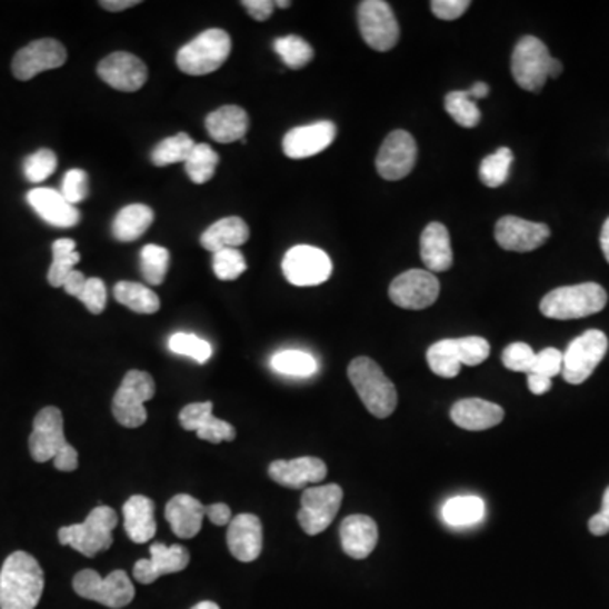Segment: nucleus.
Wrapping results in <instances>:
<instances>
[{
    "label": "nucleus",
    "mask_w": 609,
    "mask_h": 609,
    "mask_svg": "<svg viewBox=\"0 0 609 609\" xmlns=\"http://www.w3.org/2000/svg\"><path fill=\"white\" fill-rule=\"evenodd\" d=\"M124 515V528L129 539L134 543H146L157 536V518H154V503L148 497L134 495L129 498L122 508Z\"/></svg>",
    "instance_id": "nucleus-30"
},
{
    "label": "nucleus",
    "mask_w": 609,
    "mask_h": 609,
    "mask_svg": "<svg viewBox=\"0 0 609 609\" xmlns=\"http://www.w3.org/2000/svg\"><path fill=\"white\" fill-rule=\"evenodd\" d=\"M284 278L294 287H317L332 274V261L322 249L313 246H294L281 262Z\"/></svg>",
    "instance_id": "nucleus-13"
},
{
    "label": "nucleus",
    "mask_w": 609,
    "mask_h": 609,
    "mask_svg": "<svg viewBox=\"0 0 609 609\" xmlns=\"http://www.w3.org/2000/svg\"><path fill=\"white\" fill-rule=\"evenodd\" d=\"M217 164H219V154L209 144L200 142L184 161V171L193 183L203 184L212 180Z\"/></svg>",
    "instance_id": "nucleus-39"
},
{
    "label": "nucleus",
    "mask_w": 609,
    "mask_h": 609,
    "mask_svg": "<svg viewBox=\"0 0 609 609\" xmlns=\"http://www.w3.org/2000/svg\"><path fill=\"white\" fill-rule=\"evenodd\" d=\"M79 300L86 304L87 310L93 316H100L106 310L107 287L100 278H89Z\"/></svg>",
    "instance_id": "nucleus-51"
},
{
    "label": "nucleus",
    "mask_w": 609,
    "mask_h": 609,
    "mask_svg": "<svg viewBox=\"0 0 609 609\" xmlns=\"http://www.w3.org/2000/svg\"><path fill=\"white\" fill-rule=\"evenodd\" d=\"M495 238L505 251L530 252L549 241L550 229L546 223L507 216L498 220Z\"/></svg>",
    "instance_id": "nucleus-18"
},
{
    "label": "nucleus",
    "mask_w": 609,
    "mask_h": 609,
    "mask_svg": "<svg viewBox=\"0 0 609 609\" xmlns=\"http://www.w3.org/2000/svg\"><path fill=\"white\" fill-rule=\"evenodd\" d=\"M207 132L213 141L220 144L244 141L249 129L248 112L239 106H223L206 119Z\"/></svg>",
    "instance_id": "nucleus-29"
},
{
    "label": "nucleus",
    "mask_w": 609,
    "mask_h": 609,
    "mask_svg": "<svg viewBox=\"0 0 609 609\" xmlns=\"http://www.w3.org/2000/svg\"><path fill=\"white\" fill-rule=\"evenodd\" d=\"M459 348H461L462 366L482 365L491 352L488 340L478 336L461 337Z\"/></svg>",
    "instance_id": "nucleus-49"
},
{
    "label": "nucleus",
    "mask_w": 609,
    "mask_h": 609,
    "mask_svg": "<svg viewBox=\"0 0 609 609\" xmlns=\"http://www.w3.org/2000/svg\"><path fill=\"white\" fill-rule=\"evenodd\" d=\"M61 196L71 206L83 202L89 197V174L79 168L67 171L61 183Z\"/></svg>",
    "instance_id": "nucleus-47"
},
{
    "label": "nucleus",
    "mask_w": 609,
    "mask_h": 609,
    "mask_svg": "<svg viewBox=\"0 0 609 609\" xmlns=\"http://www.w3.org/2000/svg\"><path fill=\"white\" fill-rule=\"evenodd\" d=\"M100 79L119 92H138L148 82V67L141 58L126 51H116L97 67Z\"/></svg>",
    "instance_id": "nucleus-17"
},
{
    "label": "nucleus",
    "mask_w": 609,
    "mask_h": 609,
    "mask_svg": "<svg viewBox=\"0 0 609 609\" xmlns=\"http://www.w3.org/2000/svg\"><path fill=\"white\" fill-rule=\"evenodd\" d=\"M58 158L51 149H38L31 157L26 158L24 177L31 183H43L57 171Z\"/></svg>",
    "instance_id": "nucleus-46"
},
{
    "label": "nucleus",
    "mask_w": 609,
    "mask_h": 609,
    "mask_svg": "<svg viewBox=\"0 0 609 609\" xmlns=\"http://www.w3.org/2000/svg\"><path fill=\"white\" fill-rule=\"evenodd\" d=\"M154 220V212L142 203L124 207L112 222L113 238L121 242L138 241Z\"/></svg>",
    "instance_id": "nucleus-32"
},
{
    "label": "nucleus",
    "mask_w": 609,
    "mask_h": 609,
    "mask_svg": "<svg viewBox=\"0 0 609 609\" xmlns=\"http://www.w3.org/2000/svg\"><path fill=\"white\" fill-rule=\"evenodd\" d=\"M337 136L333 122L320 121L316 124L291 129L283 138V151L291 160H304L326 151Z\"/></svg>",
    "instance_id": "nucleus-20"
},
{
    "label": "nucleus",
    "mask_w": 609,
    "mask_h": 609,
    "mask_svg": "<svg viewBox=\"0 0 609 609\" xmlns=\"http://www.w3.org/2000/svg\"><path fill=\"white\" fill-rule=\"evenodd\" d=\"M552 60L546 43L536 36H525L518 41L511 54V73L515 82L527 92H540L549 79Z\"/></svg>",
    "instance_id": "nucleus-9"
},
{
    "label": "nucleus",
    "mask_w": 609,
    "mask_h": 609,
    "mask_svg": "<svg viewBox=\"0 0 609 609\" xmlns=\"http://www.w3.org/2000/svg\"><path fill=\"white\" fill-rule=\"evenodd\" d=\"M443 107H446L450 118L461 128L472 129L481 122V110L476 106L475 100L469 97L468 90L466 92L456 90V92L447 93Z\"/></svg>",
    "instance_id": "nucleus-41"
},
{
    "label": "nucleus",
    "mask_w": 609,
    "mask_h": 609,
    "mask_svg": "<svg viewBox=\"0 0 609 609\" xmlns=\"http://www.w3.org/2000/svg\"><path fill=\"white\" fill-rule=\"evenodd\" d=\"M588 527L592 536L596 537H602L606 536V533H609V521L606 520L601 513H596L595 517H591Z\"/></svg>",
    "instance_id": "nucleus-58"
},
{
    "label": "nucleus",
    "mask_w": 609,
    "mask_h": 609,
    "mask_svg": "<svg viewBox=\"0 0 609 609\" xmlns=\"http://www.w3.org/2000/svg\"><path fill=\"white\" fill-rule=\"evenodd\" d=\"M168 268H170V252L167 248L157 244H148L141 251L142 278L152 287L164 283Z\"/></svg>",
    "instance_id": "nucleus-43"
},
{
    "label": "nucleus",
    "mask_w": 609,
    "mask_h": 609,
    "mask_svg": "<svg viewBox=\"0 0 609 609\" xmlns=\"http://www.w3.org/2000/svg\"><path fill=\"white\" fill-rule=\"evenodd\" d=\"M608 303V293L598 283L560 287L549 291L540 301V312L547 319L576 320L601 312Z\"/></svg>",
    "instance_id": "nucleus-4"
},
{
    "label": "nucleus",
    "mask_w": 609,
    "mask_h": 609,
    "mask_svg": "<svg viewBox=\"0 0 609 609\" xmlns=\"http://www.w3.org/2000/svg\"><path fill=\"white\" fill-rule=\"evenodd\" d=\"M420 256L430 273H443L452 268L453 254L447 227L432 222L426 227L420 239Z\"/></svg>",
    "instance_id": "nucleus-28"
},
{
    "label": "nucleus",
    "mask_w": 609,
    "mask_h": 609,
    "mask_svg": "<svg viewBox=\"0 0 609 609\" xmlns=\"http://www.w3.org/2000/svg\"><path fill=\"white\" fill-rule=\"evenodd\" d=\"M468 93L472 100L485 99V97H488V93H489L488 83H485V82L475 83V87H472L471 90H468Z\"/></svg>",
    "instance_id": "nucleus-59"
},
{
    "label": "nucleus",
    "mask_w": 609,
    "mask_h": 609,
    "mask_svg": "<svg viewBox=\"0 0 609 609\" xmlns=\"http://www.w3.org/2000/svg\"><path fill=\"white\" fill-rule=\"evenodd\" d=\"M340 543L356 560L371 556L378 543V525L368 515H351L340 523Z\"/></svg>",
    "instance_id": "nucleus-26"
},
{
    "label": "nucleus",
    "mask_w": 609,
    "mask_h": 609,
    "mask_svg": "<svg viewBox=\"0 0 609 609\" xmlns=\"http://www.w3.org/2000/svg\"><path fill=\"white\" fill-rule=\"evenodd\" d=\"M345 491L337 485L312 486L301 495L298 523L307 536H319L339 513Z\"/></svg>",
    "instance_id": "nucleus-11"
},
{
    "label": "nucleus",
    "mask_w": 609,
    "mask_h": 609,
    "mask_svg": "<svg viewBox=\"0 0 609 609\" xmlns=\"http://www.w3.org/2000/svg\"><path fill=\"white\" fill-rule=\"evenodd\" d=\"M139 4H141L139 0H102L100 2V6L109 12L126 11V9H131Z\"/></svg>",
    "instance_id": "nucleus-57"
},
{
    "label": "nucleus",
    "mask_w": 609,
    "mask_h": 609,
    "mask_svg": "<svg viewBox=\"0 0 609 609\" xmlns=\"http://www.w3.org/2000/svg\"><path fill=\"white\" fill-rule=\"evenodd\" d=\"M348 376L369 413L376 418L393 415L398 405L397 388L372 359L356 358L349 365Z\"/></svg>",
    "instance_id": "nucleus-3"
},
{
    "label": "nucleus",
    "mask_w": 609,
    "mask_h": 609,
    "mask_svg": "<svg viewBox=\"0 0 609 609\" xmlns=\"http://www.w3.org/2000/svg\"><path fill=\"white\" fill-rule=\"evenodd\" d=\"M29 450L36 462L53 461L61 472L79 468V452L64 439L63 415L57 407H47L36 415Z\"/></svg>",
    "instance_id": "nucleus-2"
},
{
    "label": "nucleus",
    "mask_w": 609,
    "mask_h": 609,
    "mask_svg": "<svg viewBox=\"0 0 609 609\" xmlns=\"http://www.w3.org/2000/svg\"><path fill=\"white\" fill-rule=\"evenodd\" d=\"M80 261L77 244L71 239H58L53 242V262L48 271V283L53 288H61L68 274L74 270V264Z\"/></svg>",
    "instance_id": "nucleus-36"
},
{
    "label": "nucleus",
    "mask_w": 609,
    "mask_h": 609,
    "mask_svg": "<svg viewBox=\"0 0 609 609\" xmlns=\"http://www.w3.org/2000/svg\"><path fill=\"white\" fill-rule=\"evenodd\" d=\"M157 393V385L149 372L132 369L122 379L112 400L113 418L126 429H138L148 420L146 401Z\"/></svg>",
    "instance_id": "nucleus-7"
},
{
    "label": "nucleus",
    "mask_w": 609,
    "mask_h": 609,
    "mask_svg": "<svg viewBox=\"0 0 609 609\" xmlns=\"http://www.w3.org/2000/svg\"><path fill=\"white\" fill-rule=\"evenodd\" d=\"M552 388V379L540 375H528V390L533 395L549 393Z\"/></svg>",
    "instance_id": "nucleus-56"
},
{
    "label": "nucleus",
    "mask_w": 609,
    "mask_h": 609,
    "mask_svg": "<svg viewBox=\"0 0 609 609\" xmlns=\"http://www.w3.org/2000/svg\"><path fill=\"white\" fill-rule=\"evenodd\" d=\"M67 48L60 41L51 38L32 41L16 53L12 60V73L21 82H28L34 79L36 74L63 67L67 63Z\"/></svg>",
    "instance_id": "nucleus-15"
},
{
    "label": "nucleus",
    "mask_w": 609,
    "mask_h": 609,
    "mask_svg": "<svg viewBox=\"0 0 609 609\" xmlns=\"http://www.w3.org/2000/svg\"><path fill=\"white\" fill-rule=\"evenodd\" d=\"M562 366L563 352H560L559 349L556 348H547L536 356V361H533V368H531L530 375H540L552 379L556 378V376L562 375Z\"/></svg>",
    "instance_id": "nucleus-50"
},
{
    "label": "nucleus",
    "mask_w": 609,
    "mask_h": 609,
    "mask_svg": "<svg viewBox=\"0 0 609 609\" xmlns=\"http://www.w3.org/2000/svg\"><path fill=\"white\" fill-rule=\"evenodd\" d=\"M599 513L609 521V486L606 488L605 495H602L601 511Z\"/></svg>",
    "instance_id": "nucleus-62"
},
{
    "label": "nucleus",
    "mask_w": 609,
    "mask_h": 609,
    "mask_svg": "<svg viewBox=\"0 0 609 609\" xmlns=\"http://www.w3.org/2000/svg\"><path fill=\"white\" fill-rule=\"evenodd\" d=\"M486 515L485 501L479 497H453L446 501L442 518L449 527L468 528L482 521Z\"/></svg>",
    "instance_id": "nucleus-33"
},
{
    "label": "nucleus",
    "mask_w": 609,
    "mask_h": 609,
    "mask_svg": "<svg viewBox=\"0 0 609 609\" xmlns=\"http://www.w3.org/2000/svg\"><path fill=\"white\" fill-rule=\"evenodd\" d=\"M271 368L278 375L291 376V378H309L316 375L317 361L309 352L297 351V349H288L280 351L271 358Z\"/></svg>",
    "instance_id": "nucleus-37"
},
{
    "label": "nucleus",
    "mask_w": 609,
    "mask_h": 609,
    "mask_svg": "<svg viewBox=\"0 0 609 609\" xmlns=\"http://www.w3.org/2000/svg\"><path fill=\"white\" fill-rule=\"evenodd\" d=\"M450 418L457 427L469 432H481L503 422L505 410L500 405L481 398H466L450 408Z\"/></svg>",
    "instance_id": "nucleus-24"
},
{
    "label": "nucleus",
    "mask_w": 609,
    "mask_h": 609,
    "mask_svg": "<svg viewBox=\"0 0 609 609\" xmlns=\"http://www.w3.org/2000/svg\"><path fill=\"white\" fill-rule=\"evenodd\" d=\"M513 163V152L510 148H500L482 160L479 167V178L489 188H498L510 177V168Z\"/></svg>",
    "instance_id": "nucleus-42"
},
{
    "label": "nucleus",
    "mask_w": 609,
    "mask_h": 609,
    "mask_svg": "<svg viewBox=\"0 0 609 609\" xmlns=\"http://www.w3.org/2000/svg\"><path fill=\"white\" fill-rule=\"evenodd\" d=\"M206 517H209V520L217 527H223V525L231 523L232 511L226 503L209 505L206 507Z\"/></svg>",
    "instance_id": "nucleus-54"
},
{
    "label": "nucleus",
    "mask_w": 609,
    "mask_h": 609,
    "mask_svg": "<svg viewBox=\"0 0 609 609\" xmlns=\"http://www.w3.org/2000/svg\"><path fill=\"white\" fill-rule=\"evenodd\" d=\"M119 517L110 507H97L90 511L83 523L68 525L58 530L61 546L73 547L82 556L96 557L112 547V530L118 527Z\"/></svg>",
    "instance_id": "nucleus-5"
},
{
    "label": "nucleus",
    "mask_w": 609,
    "mask_h": 609,
    "mask_svg": "<svg viewBox=\"0 0 609 609\" xmlns=\"http://www.w3.org/2000/svg\"><path fill=\"white\" fill-rule=\"evenodd\" d=\"M149 552L151 559H141L134 563V578L141 585H152L161 576L181 572L190 563V552L183 546L152 543Z\"/></svg>",
    "instance_id": "nucleus-19"
},
{
    "label": "nucleus",
    "mask_w": 609,
    "mask_h": 609,
    "mask_svg": "<svg viewBox=\"0 0 609 609\" xmlns=\"http://www.w3.org/2000/svg\"><path fill=\"white\" fill-rule=\"evenodd\" d=\"M212 401L190 403L180 411V423L188 432H196L199 439L210 443L231 442L236 429L231 423L213 417Z\"/></svg>",
    "instance_id": "nucleus-21"
},
{
    "label": "nucleus",
    "mask_w": 609,
    "mask_h": 609,
    "mask_svg": "<svg viewBox=\"0 0 609 609\" xmlns=\"http://www.w3.org/2000/svg\"><path fill=\"white\" fill-rule=\"evenodd\" d=\"M206 507L190 495H177L168 501L164 518L174 536L180 539H193L202 530Z\"/></svg>",
    "instance_id": "nucleus-27"
},
{
    "label": "nucleus",
    "mask_w": 609,
    "mask_h": 609,
    "mask_svg": "<svg viewBox=\"0 0 609 609\" xmlns=\"http://www.w3.org/2000/svg\"><path fill=\"white\" fill-rule=\"evenodd\" d=\"M87 280L89 278L82 273V271L73 270L68 274L67 280H64V291L71 297L79 298L82 294L83 288H86Z\"/></svg>",
    "instance_id": "nucleus-55"
},
{
    "label": "nucleus",
    "mask_w": 609,
    "mask_h": 609,
    "mask_svg": "<svg viewBox=\"0 0 609 609\" xmlns=\"http://www.w3.org/2000/svg\"><path fill=\"white\" fill-rule=\"evenodd\" d=\"M168 348L174 355L187 356L196 359L200 365H206L212 358V346L207 340L193 336V333L177 332L170 337Z\"/></svg>",
    "instance_id": "nucleus-44"
},
{
    "label": "nucleus",
    "mask_w": 609,
    "mask_h": 609,
    "mask_svg": "<svg viewBox=\"0 0 609 609\" xmlns=\"http://www.w3.org/2000/svg\"><path fill=\"white\" fill-rule=\"evenodd\" d=\"M273 48L291 70H301L313 60V48L297 34L281 36L274 40Z\"/></svg>",
    "instance_id": "nucleus-40"
},
{
    "label": "nucleus",
    "mask_w": 609,
    "mask_h": 609,
    "mask_svg": "<svg viewBox=\"0 0 609 609\" xmlns=\"http://www.w3.org/2000/svg\"><path fill=\"white\" fill-rule=\"evenodd\" d=\"M608 337L601 330H588L576 337L563 352L562 376L569 385H582L591 378L608 352Z\"/></svg>",
    "instance_id": "nucleus-10"
},
{
    "label": "nucleus",
    "mask_w": 609,
    "mask_h": 609,
    "mask_svg": "<svg viewBox=\"0 0 609 609\" xmlns=\"http://www.w3.org/2000/svg\"><path fill=\"white\" fill-rule=\"evenodd\" d=\"M471 8L469 0H433L430 4L433 16L442 21H456Z\"/></svg>",
    "instance_id": "nucleus-52"
},
{
    "label": "nucleus",
    "mask_w": 609,
    "mask_h": 609,
    "mask_svg": "<svg viewBox=\"0 0 609 609\" xmlns=\"http://www.w3.org/2000/svg\"><path fill=\"white\" fill-rule=\"evenodd\" d=\"M249 239V227L241 217H226L203 232L200 244L210 252L238 249Z\"/></svg>",
    "instance_id": "nucleus-31"
},
{
    "label": "nucleus",
    "mask_w": 609,
    "mask_h": 609,
    "mask_svg": "<svg viewBox=\"0 0 609 609\" xmlns=\"http://www.w3.org/2000/svg\"><path fill=\"white\" fill-rule=\"evenodd\" d=\"M28 202L32 210L50 226L68 229L77 226L82 219L79 209L68 203L61 192H57L53 188H34L28 193Z\"/></svg>",
    "instance_id": "nucleus-25"
},
{
    "label": "nucleus",
    "mask_w": 609,
    "mask_h": 609,
    "mask_svg": "<svg viewBox=\"0 0 609 609\" xmlns=\"http://www.w3.org/2000/svg\"><path fill=\"white\" fill-rule=\"evenodd\" d=\"M274 6L280 9H288L291 6L290 0H278V2H274Z\"/></svg>",
    "instance_id": "nucleus-64"
},
{
    "label": "nucleus",
    "mask_w": 609,
    "mask_h": 609,
    "mask_svg": "<svg viewBox=\"0 0 609 609\" xmlns=\"http://www.w3.org/2000/svg\"><path fill=\"white\" fill-rule=\"evenodd\" d=\"M537 352L530 346L525 342H515V345L508 346L501 356L505 368L515 372H525L530 375L531 368H533V361H536Z\"/></svg>",
    "instance_id": "nucleus-48"
},
{
    "label": "nucleus",
    "mask_w": 609,
    "mask_h": 609,
    "mask_svg": "<svg viewBox=\"0 0 609 609\" xmlns=\"http://www.w3.org/2000/svg\"><path fill=\"white\" fill-rule=\"evenodd\" d=\"M362 40L375 51H390L400 40V26L385 0H365L358 9Z\"/></svg>",
    "instance_id": "nucleus-12"
},
{
    "label": "nucleus",
    "mask_w": 609,
    "mask_h": 609,
    "mask_svg": "<svg viewBox=\"0 0 609 609\" xmlns=\"http://www.w3.org/2000/svg\"><path fill=\"white\" fill-rule=\"evenodd\" d=\"M227 547L241 562L258 559L262 550L261 520L252 513H241L232 518L227 530Z\"/></svg>",
    "instance_id": "nucleus-23"
},
{
    "label": "nucleus",
    "mask_w": 609,
    "mask_h": 609,
    "mask_svg": "<svg viewBox=\"0 0 609 609\" xmlns=\"http://www.w3.org/2000/svg\"><path fill=\"white\" fill-rule=\"evenodd\" d=\"M563 67L559 60L553 58L552 64H550L549 79H559L560 73H562Z\"/></svg>",
    "instance_id": "nucleus-61"
},
{
    "label": "nucleus",
    "mask_w": 609,
    "mask_h": 609,
    "mask_svg": "<svg viewBox=\"0 0 609 609\" xmlns=\"http://www.w3.org/2000/svg\"><path fill=\"white\" fill-rule=\"evenodd\" d=\"M192 609H220V608H219V605H216V602L202 601V602H199V605L193 606Z\"/></svg>",
    "instance_id": "nucleus-63"
},
{
    "label": "nucleus",
    "mask_w": 609,
    "mask_h": 609,
    "mask_svg": "<svg viewBox=\"0 0 609 609\" xmlns=\"http://www.w3.org/2000/svg\"><path fill=\"white\" fill-rule=\"evenodd\" d=\"M213 273L219 280L234 281L248 270L244 254L239 249H222L213 252Z\"/></svg>",
    "instance_id": "nucleus-45"
},
{
    "label": "nucleus",
    "mask_w": 609,
    "mask_h": 609,
    "mask_svg": "<svg viewBox=\"0 0 609 609\" xmlns=\"http://www.w3.org/2000/svg\"><path fill=\"white\" fill-rule=\"evenodd\" d=\"M44 572L28 552L11 553L0 569V609H34L43 596Z\"/></svg>",
    "instance_id": "nucleus-1"
},
{
    "label": "nucleus",
    "mask_w": 609,
    "mask_h": 609,
    "mask_svg": "<svg viewBox=\"0 0 609 609\" xmlns=\"http://www.w3.org/2000/svg\"><path fill=\"white\" fill-rule=\"evenodd\" d=\"M73 589L80 598L112 609L124 608L136 596L134 585L124 570H113L107 578L92 569L80 570L74 576Z\"/></svg>",
    "instance_id": "nucleus-8"
},
{
    "label": "nucleus",
    "mask_w": 609,
    "mask_h": 609,
    "mask_svg": "<svg viewBox=\"0 0 609 609\" xmlns=\"http://www.w3.org/2000/svg\"><path fill=\"white\" fill-rule=\"evenodd\" d=\"M231 51V36L223 29H209L178 51L177 64L183 73L202 77L219 70Z\"/></svg>",
    "instance_id": "nucleus-6"
},
{
    "label": "nucleus",
    "mask_w": 609,
    "mask_h": 609,
    "mask_svg": "<svg viewBox=\"0 0 609 609\" xmlns=\"http://www.w3.org/2000/svg\"><path fill=\"white\" fill-rule=\"evenodd\" d=\"M440 293V283L430 271L410 270L395 278L390 284V298L405 310L429 309Z\"/></svg>",
    "instance_id": "nucleus-14"
},
{
    "label": "nucleus",
    "mask_w": 609,
    "mask_h": 609,
    "mask_svg": "<svg viewBox=\"0 0 609 609\" xmlns=\"http://www.w3.org/2000/svg\"><path fill=\"white\" fill-rule=\"evenodd\" d=\"M417 154L418 148L413 136L407 131H393L379 149L376 170L385 180H401L413 170Z\"/></svg>",
    "instance_id": "nucleus-16"
},
{
    "label": "nucleus",
    "mask_w": 609,
    "mask_h": 609,
    "mask_svg": "<svg viewBox=\"0 0 609 609\" xmlns=\"http://www.w3.org/2000/svg\"><path fill=\"white\" fill-rule=\"evenodd\" d=\"M599 241H601L602 254H605L606 261L609 262V217L606 219L605 226H602L601 239Z\"/></svg>",
    "instance_id": "nucleus-60"
},
{
    "label": "nucleus",
    "mask_w": 609,
    "mask_h": 609,
    "mask_svg": "<svg viewBox=\"0 0 609 609\" xmlns=\"http://www.w3.org/2000/svg\"><path fill=\"white\" fill-rule=\"evenodd\" d=\"M268 475L284 488L301 489L322 482L327 476V466L319 457H298L293 461L271 462Z\"/></svg>",
    "instance_id": "nucleus-22"
},
{
    "label": "nucleus",
    "mask_w": 609,
    "mask_h": 609,
    "mask_svg": "<svg viewBox=\"0 0 609 609\" xmlns=\"http://www.w3.org/2000/svg\"><path fill=\"white\" fill-rule=\"evenodd\" d=\"M113 297L132 312L142 313V316L157 313L161 307L158 294L151 288L136 281H119L113 287Z\"/></svg>",
    "instance_id": "nucleus-34"
},
{
    "label": "nucleus",
    "mask_w": 609,
    "mask_h": 609,
    "mask_svg": "<svg viewBox=\"0 0 609 609\" xmlns=\"http://www.w3.org/2000/svg\"><path fill=\"white\" fill-rule=\"evenodd\" d=\"M427 362L433 375L440 378H456L462 368L459 339H443L430 346L427 351Z\"/></svg>",
    "instance_id": "nucleus-35"
},
{
    "label": "nucleus",
    "mask_w": 609,
    "mask_h": 609,
    "mask_svg": "<svg viewBox=\"0 0 609 609\" xmlns=\"http://www.w3.org/2000/svg\"><path fill=\"white\" fill-rule=\"evenodd\" d=\"M242 8L248 11V14L251 16L252 19L262 22L266 21V19L271 18L277 6H274V2H271V0H244V2H242Z\"/></svg>",
    "instance_id": "nucleus-53"
},
{
    "label": "nucleus",
    "mask_w": 609,
    "mask_h": 609,
    "mask_svg": "<svg viewBox=\"0 0 609 609\" xmlns=\"http://www.w3.org/2000/svg\"><path fill=\"white\" fill-rule=\"evenodd\" d=\"M197 142L190 136L180 132L158 142L157 148L152 149L151 161L154 167H168V164L181 163L187 161L190 152L196 148Z\"/></svg>",
    "instance_id": "nucleus-38"
}]
</instances>
